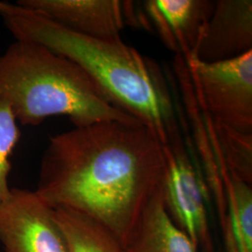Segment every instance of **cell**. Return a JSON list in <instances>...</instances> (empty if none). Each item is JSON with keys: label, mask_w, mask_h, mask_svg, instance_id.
<instances>
[{"label": "cell", "mask_w": 252, "mask_h": 252, "mask_svg": "<svg viewBox=\"0 0 252 252\" xmlns=\"http://www.w3.org/2000/svg\"><path fill=\"white\" fill-rule=\"evenodd\" d=\"M184 60L203 111L215 123L252 134V51L217 63Z\"/></svg>", "instance_id": "obj_4"}, {"label": "cell", "mask_w": 252, "mask_h": 252, "mask_svg": "<svg viewBox=\"0 0 252 252\" xmlns=\"http://www.w3.org/2000/svg\"><path fill=\"white\" fill-rule=\"evenodd\" d=\"M20 6L83 36L100 39L121 37L127 15L119 0H19Z\"/></svg>", "instance_id": "obj_7"}, {"label": "cell", "mask_w": 252, "mask_h": 252, "mask_svg": "<svg viewBox=\"0 0 252 252\" xmlns=\"http://www.w3.org/2000/svg\"><path fill=\"white\" fill-rule=\"evenodd\" d=\"M210 141L218 159L228 172L252 185V134H243L213 122L207 114Z\"/></svg>", "instance_id": "obj_12"}, {"label": "cell", "mask_w": 252, "mask_h": 252, "mask_svg": "<svg viewBox=\"0 0 252 252\" xmlns=\"http://www.w3.org/2000/svg\"><path fill=\"white\" fill-rule=\"evenodd\" d=\"M0 17L17 40L45 46L78 64L111 105L150 128L163 146L180 128L159 71L121 37L83 36L17 3L0 1Z\"/></svg>", "instance_id": "obj_2"}, {"label": "cell", "mask_w": 252, "mask_h": 252, "mask_svg": "<svg viewBox=\"0 0 252 252\" xmlns=\"http://www.w3.org/2000/svg\"><path fill=\"white\" fill-rule=\"evenodd\" d=\"M124 249L126 252H197L189 236L170 216L164 186L145 207Z\"/></svg>", "instance_id": "obj_10"}, {"label": "cell", "mask_w": 252, "mask_h": 252, "mask_svg": "<svg viewBox=\"0 0 252 252\" xmlns=\"http://www.w3.org/2000/svg\"><path fill=\"white\" fill-rule=\"evenodd\" d=\"M18 122L9 105L0 99V204L9 197L11 188L9 178L11 170V156L19 139Z\"/></svg>", "instance_id": "obj_14"}, {"label": "cell", "mask_w": 252, "mask_h": 252, "mask_svg": "<svg viewBox=\"0 0 252 252\" xmlns=\"http://www.w3.org/2000/svg\"><path fill=\"white\" fill-rule=\"evenodd\" d=\"M0 99L25 126L54 116L68 118L75 127L140 123L111 105L78 64L31 41L16 39L0 54Z\"/></svg>", "instance_id": "obj_3"}, {"label": "cell", "mask_w": 252, "mask_h": 252, "mask_svg": "<svg viewBox=\"0 0 252 252\" xmlns=\"http://www.w3.org/2000/svg\"><path fill=\"white\" fill-rule=\"evenodd\" d=\"M4 252H67L54 208L35 190L11 188L0 204Z\"/></svg>", "instance_id": "obj_6"}, {"label": "cell", "mask_w": 252, "mask_h": 252, "mask_svg": "<svg viewBox=\"0 0 252 252\" xmlns=\"http://www.w3.org/2000/svg\"><path fill=\"white\" fill-rule=\"evenodd\" d=\"M222 233H223V237H224L226 252H240L237 243L235 241L229 219L227 220V223L224 226V228L222 229Z\"/></svg>", "instance_id": "obj_15"}, {"label": "cell", "mask_w": 252, "mask_h": 252, "mask_svg": "<svg viewBox=\"0 0 252 252\" xmlns=\"http://www.w3.org/2000/svg\"><path fill=\"white\" fill-rule=\"evenodd\" d=\"M165 175L163 145L150 128L100 122L50 138L35 191L53 208L97 220L124 247Z\"/></svg>", "instance_id": "obj_1"}, {"label": "cell", "mask_w": 252, "mask_h": 252, "mask_svg": "<svg viewBox=\"0 0 252 252\" xmlns=\"http://www.w3.org/2000/svg\"><path fill=\"white\" fill-rule=\"evenodd\" d=\"M166 160L164 199L175 223L203 252H216L207 219L209 189L198 165L192 160L181 130L163 146Z\"/></svg>", "instance_id": "obj_5"}, {"label": "cell", "mask_w": 252, "mask_h": 252, "mask_svg": "<svg viewBox=\"0 0 252 252\" xmlns=\"http://www.w3.org/2000/svg\"><path fill=\"white\" fill-rule=\"evenodd\" d=\"M54 211L67 252H126L117 237L93 218L67 207Z\"/></svg>", "instance_id": "obj_11"}, {"label": "cell", "mask_w": 252, "mask_h": 252, "mask_svg": "<svg viewBox=\"0 0 252 252\" xmlns=\"http://www.w3.org/2000/svg\"><path fill=\"white\" fill-rule=\"evenodd\" d=\"M213 0H149L145 7L162 41L184 59L192 54L215 7Z\"/></svg>", "instance_id": "obj_9"}, {"label": "cell", "mask_w": 252, "mask_h": 252, "mask_svg": "<svg viewBox=\"0 0 252 252\" xmlns=\"http://www.w3.org/2000/svg\"><path fill=\"white\" fill-rule=\"evenodd\" d=\"M227 215L240 252H252V185L228 173L222 176Z\"/></svg>", "instance_id": "obj_13"}, {"label": "cell", "mask_w": 252, "mask_h": 252, "mask_svg": "<svg viewBox=\"0 0 252 252\" xmlns=\"http://www.w3.org/2000/svg\"><path fill=\"white\" fill-rule=\"evenodd\" d=\"M251 51L252 0H218L189 56L204 63H217L237 58Z\"/></svg>", "instance_id": "obj_8"}]
</instances>
